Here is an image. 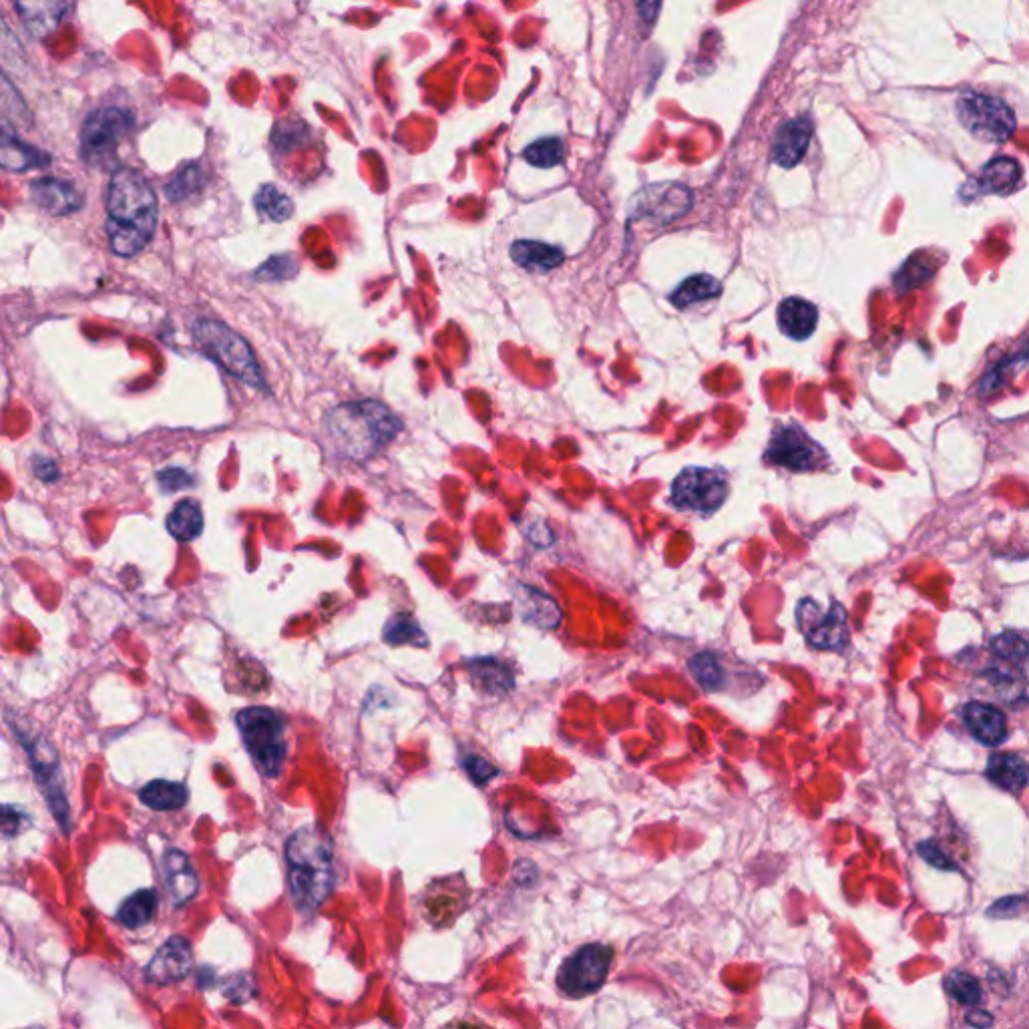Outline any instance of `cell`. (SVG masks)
I'll return each instance as SVG.
<instances>
[{
  "label": "cell",
  "mask_w": 1029,
  "mask_h": 1029,
  "mask_svg": "<svg viewBox=\"0 0 1029 1029\" xmlns=\"http://www.w3.org/2000/svg\"><path fill=\"white\" fill-rule=\"evenodd\" d=\"M159 205L149 179L133 169H115L107 189V238L121 258L143 252L157 228Z\"/></svg>",
  "instance_id": "obj_1"
},
{
  "label": "cell",
  "mask_w": 1029,
  "mask_h": 1029,
  "mask_svg": "<svg viewBox=\"0 0 1029 1029\" xmlns=\"http://www.w3.org/2000/svg\"><path fill=\"white\" fill-rule=\"evenodd\" d=\"M288 883L296 909L302 915L316 913L330 897L334 871V843L320 827H304L286 843Z\"/></svg>",
  "instance_id": "obj_2"
},
{
  "label": "cell",
  "mask_w": 1029,
  "mask_h": 1029,
  "mask_svg": "<svg viewBox=\"0 0 1029 1029\" xmlns=\"http://www.w3.org/2000/svg\"><path fill=\"white\" fill-rule=\"evenodd\" d=\"M402 423L376 400H354L334 408L326 419L332 447L346 459L366 461L386 447Z\"/></svg>",
  "instance_id": "obj_3"
},
{
  "label": "cell",
  "mask_w": 1029,
  "mask_h": 1029,
  "mask_svg": "<svg viewBox=\"0 0 1029 1029\" xmlns=\"http://www.w3.org/2000/svg\"><path fill=\"white\" fill-rule=\"evenodd\" d=\"M193 340L201 348V352L216 360L224 370H228L238 380L260 390L266 388V380L260 372V366L250 344L226 324L205 318L197 320L193 324Z\"/></svg>",
  "instance_id": "obj_4"
},
{
  "label": "cell",
  "mask_w": 1029,
  "mask_h": 1029,
  "mask_svg": "<svg viewBox=\"0 0 1029 1029\" xmlns=\"http://www.w3.org/2000/svg\"><path fill=\"white\" fill-rule=\"evenodd\" d=\"M242 740L264 776H278L286 756L284 720L270 708H246L236 718Z\"/></svg>",
  "instance_id": "obj_5"
},
{
  "label": "cell",
  "mask_w": 1029,
  "mask_h": 1029,
  "mask_svg": "<svg viewBox=\"0 0 1029 1029\" xmlns=\"http://www.w3.org/2000/svg\"><path fill=\"white\" fill-rule=\"evenodd\" d=\"M133 127L129 111L119 107H105L93 111L81 127V157L91 167L109 169L117 159L121 139Z\"/></svg>",
  "instance_id": "obj_6"
},
{
  "label": "cell",
  "mask_w": 1029,
  "mask_h": 1029,
  "mask_svg": "<svg viewBox=\"0 0 1029 1029\" xmlns=\"http://www.w3.org/2000/svg\"><path fill=\"white\" fill-rule=\"evenodd\" d=\"M957 117L973 137L987 143L1007 141L1015 131V115L1009 105L985 93H961L957 99Z\"/></svg>",
  "instance_id": "obj_7"
},
{
  "label": "cell",
  "mask_w": 1029,
  "mask_h": 1029,
  "mask_svg": "<svg viewBox=\"0 0 1029 1029\" xmlns=\"http://www.w3.org/2000/svg\"><path fill=\"white\" fill-rule=\"evenodd\" d=\"M613 961V949L603 943H591L577 949L563 961L557 971V985L569 997H585L595 993L607 979Z\"/></svg>",
  "instance_id": "obj_8"
},
{
  "label": "cell",
  "mask_w": 1029,
  "mask_h": 1029,
  "mask_svg": "<svg viewBox=\"0 0 1029 1029\" xmlns=\"http://www.w3.org/2000/svg\"><path fill=\"white\" fill-rule=\"evenodd\" d=\"M728 497V481L720 471L690 467L672 485V501L680 509L698 513L716 511Z\"/></svg>",
  "instance_id": "obj_9"
},
{
  "label": "cell",
  "mask_w": 1029,
  "mask_h": 1029,
  "mask_svg": "<svg viewBox=\"0 0 1029 1029\" xmlns=\"http://www.w3.org/2000/svg\"><path fill=\"white\" fill-rule=\"evenodd\" d=\"M796 620L814 648L837 650L847 642V611L841 603L820 609L814 599H804L796 609Z\"/></svg>",
  "instance_id": "obj_10"
},
{
  "label": "cell",
  "mask_w": 1029,
  "mask_h": 1029,
  "mask_svg": "<svg viewBox=\"0 0 1029 1029\" xmlns=\"http://www.w3.org/2000/svg\"><path fill=\"white\" fill-rule=\"evenodd\" d=\"M766 459L772 465L790 469V471H816L827 461V453L822 451L800 427L788 425L774 431L770 437V445L766 451Z\"/></svg>",
  "instance_id": "obj_11"
},
{
  "label": "cell",
  "mask_w": 1029,
  "mask_h": 1029,
  "mask_svg": "<svg viewBox=\"0 0 1029 1029\" xmlns=\"http://www.w3.org/2000/svg\"><path fill=\"white\" fill-rule=\"evenodd\" d=\"M23 744H25V750L29 752V756H31V766H33L37 778H39V784H41V788L45 792V798H47L49 806L53 808V814L61 822L63 831H69V804H67V796H65V790H63V780H61V768H59L57 754L53 752L51 746H45L41 740L39 742L37 740L35 742L23 740Z\"/></svg>",
  "instance_id": "obj_12"
},
{
  "label": "cell",
  "mask_w": 1029,
  "mask_h": 1029,
  "mask_svg": "<svg viewBox=\"0 0 1029 1029\" xmlns=\"http://www.w3.org/2000/svg\"><path fill=\"white\" fill-rule=\"evenodd\" d=\"M642 205L638 210L644 218H652L658 224H668L682 218L692 205V193L680 183H658L650 185L640 195Z\"/></svg>",
  "instance_id": "obj_13"
},
{
  "label": "cell",
  "mask_w": 1029,
  "mask_h": 1029,
  "mask_svg": "<svg viewBox=\"0 0 1029 1029\" xmlns=\"http://www.w3.org/2000/svg\"><path fill=\"white\" fill-rule=\"evenodd\" d=\"M193 967V951L187 939L171 937L167 939L145 969V977L151 983L167 985L183 979Z\"/></svg>",
  "instance_id": "obj_14"
},
{
  "label": "cell",
  "mask_w": 1029,
  "mask_h": 1029,
  "mask_svg": "<svg viewBox=\"0 0 1029 1029\" xmlns=\"http://www.w3.org/2000/svg\"><path fill=\"white\" fill-rule=\"evenodd\" d=\"M31 197L41 210L51 216H69L83 208L85 197L69 181L57 177H41L31 183Z\"/></svg>",
  "instance_id": "obj_15"
},
{
  "label": "cell",
  "mask_w": 1029,
  "mask_h": 1029,
  "mask_svg": "<svg viewBox=\"0 0 1029 1029\" xmlns=\"http://www.w3.org/2000/svg\"><path fill=\"white\" fill-rule=\"evenodd\" d=\"M812 121L808 117H794L784 121L772 141V159L780 167H794L804 157L812 139Z\"/></svg>",
  "instance_id": "obj_16"
},
{
  "label": "cell",
  "mask_w": 1029,
  "mask_h": 1029,
  "mask_svg": "<svg viewBox=\"0 0 1029 1029\" xmlns=\"http://www.w3.org/2000/svg\"><path fill=\"white\" fill-rule=\"evenodd\" d=\"M163 877L173 905L189 903L199 891V879L185 853L171 849L163 857Z\"/></svg>",
  "instance_id": "obj_17"
},
{
  "label": "cell",
  "mask_w": 1029,
  "mask_h": 1029,
  "mask_svg": "<svg viewBox=\"0 0 1029 1029\" xmlns=\"http://www.w3.org/2000/svg\"><path fill=\"white\" fill-rule=\"evenodd\" d=\"M51 163V157L21 141L13 129L0 125V167L7 171H29V169H43Z\"/></svg>",
  "instance_id": "obj_18"
},
{
  "label": "cell",
  "mask_w": 1029,
  "mask_h": 1029,
  "mask_svg": "<svg viewBox=\"0 0 1029 1029\" xmlns=\"http://www.w3.org/2000/svg\"><path fill=\"white\" fill-rule=\"evenodd\" d=\"M963 722L969 732L989 746H999L1007 738V720L1001 710L983 702H969L963 708Z\"/></svg>",
  "instance_id": "obj_19"
},
{
  "label": "cell",
  "mask_w": 1029,
  "mask_h": 1029,
  "mask_svg": "<svg viewBox=\"0 0 1029 1029\" xmlns=\"http://www.w3.org/2000/svg\"><path fill=\"white\" fill-rule=\"evenodd\" d=\"M517 611L523 617V622L541 630H553L561 622V609L559 605L545 595L543 591H537L529 585H521L517 589Z\"/></svg>",
  "instance_id": "obj_20"
},
{
  "label": "cell",
  "mask_w": 1029,
  "mask_h": 1029,
  "mask_svg": "<svg viewBox=\"0 0 1029 1029\" xmlns=\"http://www.w3.org/2000/svg\"><path fill=\"white\" fill-rule=\"evenodd\" d=\"M15 9L21 15V21L27 27V31L37 39H45L63 25V21L73 11V5H69V3H17Z\"/></svg>",
  "instance_id": "obj_21"
},
{
  "label": "cell",
  "mask_w": 1029,
  "mask_h": 1029,
  "mask_svg": "<svg viewBox=\"0 0 1029 1029\" xmlns=\"http://www.w3.org/2000/svg\"><path fill=\"white\" fill-rule=\"evenodd\" d=\"M818 312L804 298H786L778 306V326L792 340H804L816 330Z\"/></svg>",
  "instance_id": "obj_22"
},
{
  "label": "cell",
  "mask_w": 1029,
  "mask_h": 1029,
  "mask_svg": "<svg viewBox=\"0 0 1029 1029\" xmlns=\"http://www.w3.org/2000/svg\"><path fill=\"white\" fill-rule=\"evenodd\" d=\"M511 258L517 266L525 268L527 272H549L563 264L565 254L561 248L545 242L517 240L511 246Z\"/></svg>",
  "instance_id": "obj_23"
},
{
  "label": "cell",
  "mask_w": 1029,
  "mask_h": 1029,
  "mask_svg": "<svg viewBox=\"0 0 1029 1029\" xmlns=\"http://www.w3.org/2000/svg\"><path fill=\"white\" fill-rule=\"evenodd\" d=\"M987 778L1007 790V792H1021L1027 784V764L1019 754L1013 752H997L989 758Z\"/></svg>",
  "instance_id": "obj_24"
},
{
  "label": "cell",
  "mask_w": 1029,
  "mask_h": 1029,
  "mask_svg": "<svg viewBox=\"0 0 1029 1029\" xmlns=\"http://www.w3.org/2000/svg\"><path fill=\"white\" fill-rule=\"evenodd\" d=\"M1021 177V167L1015 159L999 157L987 163L979 175V189L983 193H1009L1017 187Z\"/></svg>",
  "instance_id": "obj_25"
},
{
  "label": "cell",
  "mask_w": 1029,
  "mask_h": 1029,
  "mask_svg": "<svg viewBox=\"0 0 1029 1029\" xmlns=\"http://www.w3.org/2000/svg\"><path fill=\"white\" fill-rule=\"evenodd\" d=\"M167 531L179 541H191L203 531V513L197 501L183 499L167 517Z\"/></svg>",
  "instance_id": "obj_26"
},
{
  "label": "cell",
  "mask_w": 1029,
  "mask_h": 1029,
  "mask_svg": "<svg viewBox=\"0 0 1029 1029\" xmlns=\"http://www.w3.org/2000/svg\"><path fill=\"white\" fill-rule=\"evenodd\" d=\"M187 796L183 784L169 780H151L139 792L141 802L153 810H177L187 802Z\"/></svg>",
  "instance_id": "obj_27"
},
{
  "label": "cell",
  "mask_w": 1029,
  "mask_h": 1029,
  "mask_svg": "<svg viewBox=\"0 0 1029 1029\" xmlns=\"http://www.w3.org/2000/svg\"><path fill=\"white\" fill-rule=\"evenodd\" d=\"M720 294H722V284L716 278H712L708 274H698V276L684 280L676 288V292L670 296V300L676 308L686 310L692 304L718 298Z\"/></svg>",
  "instance_id": "obj_28"
},
{
  "label": "cell",
  "mask_w": 1029,
  "mask_h": 1029,
  "mask_svg": "<svg viewBox=\"0 0 1029 1029\" xmlns=\"http://www.w3.org/2000/svg\"><path fill=\"white\" fill-rule=\"evenodd\" d=\"M0 125L3 127H29L31 113L17 87L0 73Z\"/></svg>",
  "instance_id": "obj_29"
},
{
  "label": "cell",
  "mask_w": 1029,
  "mask_h": 1029,
  "mask_svg": "<svg viewBox=\"0 0 1029 1029\" xmlns=\"http://www.w3.org/2000/svg\"><path fill=\"white\" fill-rule=\"evenodd\" d=\"M157 911V893L151 889H141L133 893L119 909V921L129 929H139L147 925Z\"/></svg>",
  "instance_id": "obj_30"
},
{
  "label": "cell",
  "mask_w": 1029,
  "mask_h": 1029,
  "mask_svg": "<svg viewBox=\"0 0 1029 1029\" xmlns=\"http://www.w3.org/2000/svg\"><path fill=\"white\" fill-rule=\"evenodd\" d=\"M258 212L270 222H286L294 214L292 199L276 185H264L254 197Z\"/></svg>",
  "instance_id": "obj_31"
},
{
  "label": "cell",
  "mask_w": 1029,
  "mask_h": 1029,
  "mask_svg": "<svg viewBox=\"0 0 1029 1029\" xmlns=\"http://www.w3.org/2000/svg\"><path fill=\"white\" fill-rule=\"evenodd\" d=\"M945 991L949 993V997H953L957 1003L961 1005H967V1007H973L977 1003H981V997H983V989H981V983L975 975L971 973H965V971H951L947 977H945Z\"/></svg>",
  "instance_id": "obj_32"
},
{
  "label": "cell",
  "mask_w": 1029,
  "mask_h": 1029,
  "mask_svg": "<svg viewBox=\"0 0 1029 1029\" xmlns=\"http://www.w3.org/2000/svg\"><path fill=\"white\" fill-rule=\"evenodd\" d=\"M523 157L527 159V163H531L535 167L549 169V167L563 163L565 145L559 137H541L523 151Z\"/></svg>",
  "instance_id": "obj_33"
},
{
  "label": "cell",
  "mask_w": 1029,
  "mask_h": 1029,
  "mask_svg": "<svg viewBox=\"0 0 1029 1029\" xmlns=\"http://www.w3.org/2000/svg\"><path fill=\"white\" fill-rule=\"evenodd\" d=\"M935 274V266L925 256H913L895 276V288L899 292H911L923 286Z\"/></svg>",
  "instance_id": "obj_34"
},
{
  "label": "cell",
  "mask_w": 1029,
  "mask_h": 1029,
  "mask_svg": "<svg viewBox=\"0 0 1029 1029\" xmlns=\"http://www.w3.org/2000/svg\"><path fill=\"white\" fill-rule=\"evenodd\" d=\"M384 640L388 644H427L421 626L410 615H394L384 628Z\"/></svg>",
  "instance_id": "obj_35"
},
{
  "label": "cell",
  "mask_w": 1029,
  "mask_h": 1029,
  "mask_svg": "<svg viewBox=\"0 0 1029 1029\" xmlns=\"http://www.w3.org/2000/svg\"><path fill=\"white\" fill-rule=\"evenodd\" d=\"M690 672L710 692L722 688V684H724V668L720 666L718 658L710 652L694 656L690 660Z\"/></svg>",
  "instance_id": "obj_36"
},
{
  "label": "cell",
  "mask_w": 1029,
  "mask_h": 1029,
  "mask_svg": "<svg viewBox=\"0 0 1029 1029\" xmlns=\"http://www.w3.org/2000/svg\"><path fill=\"white\" fill-rule=\"evenodd\" d=\"M991 652L1003 660V662H1009V664H1025L1027 660V642L1023 636L1019 634H1011V632H1005L1001 636H997L993 642H991Z\"/></svg>",
  "instance_id": "obj_37"
},
{
  "label": "cell",
  "mask_w": 1029,
  "mask_h": 1029,
  "mask_svg": "<svg viewBox=\"0 0 1029 1029\" xmlns=\"http://www.w3.org/2000/svg\"><path fill=\"white\" fill-rule=\"evenodd\" d=\"M298 274V262L294 256L290 254H284V256H272L268 262H264L254 278L258 282H282V280H290Z\"/></svg>",
  "instance_id": "obj_38"
},
{
  "label": "cell",
  "mask_w": 1029,
  "mask_h": 1029,
  "mask_svg": "<svg viewBox=\"0 0 1029 1029\" xmlns=\"http://www.w3.org/2000/svg\"><path fill=\"white\" fill-rule=\"evenodd\" d=\"M475 674L479 676V682L485 684L487 690H491V692H505L511 686L509 672L503 666L495 664L493 660L477 662L475 664Z\"/></svg>",
  "instance_id": "obj_39"
},
{
  "label": "cell",
  "mask_w": 1029,
  "mask_h": 1029,
  "mask_svg": "<svg viewBox=\"0 0 1029 1029\" xmlns=\"http://www.w3.org/2000/svg\"><path fill=\"white\" fill-rule=\"evenodd\" d=\"M27 814L11 804H0V839H15L27 827Z\"/></svg>",
  "instance_id": "obj_40"
},
{
  "label": "cell",
  "mask_w": 1029,
  "mask_h": 1029,
  "mask_svg": "<svg viewBox=\"0 0 1029 1029\" xmlns=\"http://www.w3.org/2000/svg\"><path fill=\"white\" fill-rule=\"evenodd\" d=\"M23 61V47L7 23L0 19V65L17 67Z\"/></svg>",
  "instance_id": "obj_41"
},
{
  "label": "cell",
  "mask_w": 1029,
  "mask_h": 1029,
  "mask_svg": "<svg viewBox=\"0 0 1029 1029\" xmlns=\"http://www.w3.org/2000/svg\"><path fill=\"white\" fill-rule=\"evenodd\" d=\"M199 177H201V175H199L197 165H189V167H185V169H183V171H181V173H179V175H177V177L167 185V197H169V199H173V201H175V199H183L185 195H189V193L197 187Z\"/></svg>",
  "instance_id": "obj_42"
},
{
  "label": "cell",
  "mask_w": 1029,
  "mask_h": 1029,
  "mask_svg": "<svg viewBox=\"0 0 1029 1029\" xmlns=\"http://www.w3.org/2000/svg\"><path fill=\"white\" fill-rule=\"evenodd\" d=\"M157 483H159V487H161L165 493H175V491H179V489L189 487V485L193 483V479H191V475H189L187 471H183V469H175V467H173V469H165V471H161V473L157 475Z\"/></svg>",
  "instance_id": "obj_43"
},
{
  "label": "cell",
  "mask_w": 1029,
  "mask_h": 1029,
  "mask_svg": "<svg viewBox=\"0 0 1029 1029\" xmlns=\"http://www.w3.org/2000/svg\"><path fill=\"white\" fill-rule=\"evenodd\" d=\"M224 993H226L230 999L238 1001V1003L248 1001V999H252V995H254V979H252L248 973L236 975V977H232V979L226 983Z\"/></svg>",
  "instance_id": "obj_44"
},
{
  "label": "cell",
  "mask_w": 1029,
  "mask_h": 1029,
  "mask_svg": "<svg viewBox=\"0 0 1029 1029\" xmlns=\"http://www.w3.org/2000/svg\"><path fill=\"white\" fill-rule=\"evenodd\" d=\"M917 849H919V855H921L929 865H933V867H937V869H941V871H955V869H957V867L951 863V859H947V857L943 855V851L939 849V845H937V843L927 841V843H921Z\"/></svg>",
  "instance_id": "obj_45"
},
{
  "label": "cell",
  "mask_w": 1029,
  "mask_h": 1029,
  "mask_svg": "<svg viewBox=\"0 0 1029 1029\" xmlns=\"http://www.w3.org/2000/svg\"><path fill=\"white\" fill-rule=\"evenodd\" d=\"M465 768L469 770L471 778H473L475 782H479V784L487 782L491 776H495V774H497V772H495V768H493L489 762L481 760V758H471V760H467V762H465Z\"/></svg>",
  "instance_id": "obj_46"
},
{
  "label": "cell",
  "mask_w": 1029,
  "mask_h": 1029,
  "mask_svg": "<svg viewBox=\"0 0 1029 1029\" xmlns=\"http://www.w3.org/2000/svg\"><path fill=\"white\" fill-rule=\"evenodd\" d=\"M1023 907V897H1007V899H1001L997 901L991 909H989V915H1001V917H1013L1019 913V909Z\"/></svg>",
  "instance_id": "obj_47"
},
{
  "label": "cell",
  "mask_w": 1029,
  "mask_h": 1029,
  "mask_svg": "<svg viewBox=\"0 0 1029 1029\" xmlns=\"http://www.w3.org/2000/svg\"><path fill=\"white\" fill-rule=\"evenodd\" d=\"M35 471H37V477L43 479V481H55L59 479V471H57V465L49 459L45 461H35Z\"/></svg>",
  "instance_id": "obj_48"
},
{
  "label": "cell",
  "mask_w": 1029,
  "mask_h": 1029,
  "mask_svg": "<svg viewBox=\"0 0 1029 1029\" xmlns=\"http://www.w3.org/2000/svg\"><path fill=\"white\" fill-rule=\"evenodd\" d=\"M967 1023H971V1025H973V1027H977V1029H987V1027L993 1023V1017H991L987 1011H977V1009H973V1011H969V1013H967Z\"/></svg>",
  "instance_id": "obj_49"
},
{
  "label": "cell",
  "mask_w": 1029,
  "mask_h": 1029,
  "mask_svg": "<svg viewBox=\"0 0 1029 1029\" xmlns=\"http://www.w3.org/2000/svg\"><path fill=\"white\" fill-rule=\"evenodd\" d=\"M443 1029H491L489 1025L481 1023L479 1019H455L447 1023Z\"/></svg>",
  "instance_id": "obj_50"
},
{
  "label": "cell",
  "mask_w": 1029,
  "mask_h": 1029,
  "mask_svg": "<svg viewBox=\"0 0 1029 1029\" xmlns=\"http://www.w3.org/2000/svg\"><path fill=\"white\" fill-rule=\"evenodd\" d=\"M29 1029H41V1027H29Z\"/></svg>",
  "instance_id": "obj_51"
}]
</instances>
